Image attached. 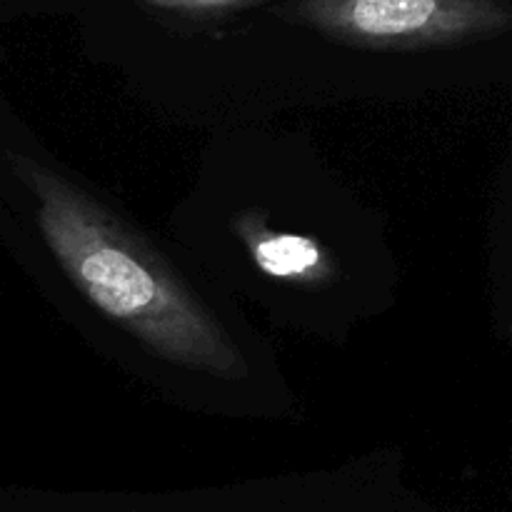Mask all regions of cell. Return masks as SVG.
I'll return each instance as SVG.
<instances>
[{"mask_svg":"<svg viewBox=\"0 0 512 512\" xmlns=\"http://www.w3.org/2000/svg\"><path fill=\"white\" fill-rule=\"evenodd\" d=\"M10 163L33 200L43 245L103 318L185 370L220 378L243 370L223 325L148 240L45 158L23 153Z\"/></svg>","mask_w":512,"mask_h":512,"instance_id":"6da1fadb","label":"cell"},{"mask_svg":"<svg viewBox=\"0 0 512 512\" xmlns=\"http://www.w3.org/2000/svg\"><path fill=\"white\" fill-rule=\"evenodd\" d=\"M280 15L368 50L453 48L510 28L508 0H288Z\"/></svg>","mask_w":512,"mask_h":512,"instance_id":"7a4b0ae2","label":"cell"},{"mask_svg":"<svg viewBox=\"0 0 512 512\" xmlns=\"http://www.w3.org/2000/svg\"><path fill=\"white\" fill-rule=\"evenodd\" d=\"M243 240L260 270L280 280H313L323 273L325 258L313 238L280 230H265L263 225L243 228Z\"/></svg>","mask_w":512,"mask_h":512,"instance_id":"3957f363","label":"cell"},{"mask_svg":"<svg viewBox=\"0 0 512 512\" xmlns=\"http://www.w3.org/2000/svg\"><path fill=\"white\" fill-rule=\"evenodd\" d=\"M145 5L178 15H193V18H210V15L230 13V10L245 8L258 0H143Z\"/></svg>","mask_w":512,"mask_h":512,"instance_id":"277c9868","label":"cell"}]
</instances>
